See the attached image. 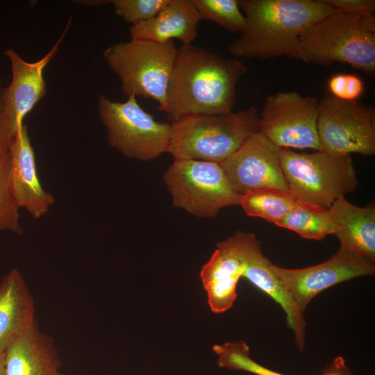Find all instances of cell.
Instances as JSON below:
<instances>
[{
  "label": "cell",
  "mask_w": 375,
  "mask_h": 375,
  "mask_svg": "<svg viewBox=\"0 0 375 375\" xmlns=\"http://www.w3.org/2000/svg\"><path fill=\"white\" fill-rule=\"evenodd\" d=\"M247 70L239 58H225L192 44H182L177 50L163 112L171 123L191 115L231 112L237 83Z\"/></svg>",
  "instance_id": "6da1fadb"
},
{
  "label": "cell",
  "mask_w": 375,
  "mask_h": 375,
  "mask_svg": "<svg viewBox=\"0 0 375 375\" xmlns=\"http://www.w3.org/2000/svg\"><path fill=\"white\" fill-rule=\"evenodd\" d=\"M246 29L228 47L236 58L297 60L302 33L337 12L324 0H238Z\"/></svg>",
  "instance_id": "7a4b0ae2"
},
{
  "label": "cell",
  "mask_w": 375,
  "mask_h": 375,
  "mask_svg": "<svg viewBox=\"0 0 375 375\" xmlns=\"http://www.w3.org/2000/svg\"><path fill=\"white\" fill-rule=\"evenodd\" d=\"M297 60L317 65L347 63L369 74L375 71V16L337 11L305 30Z\"/></svg>",
  "instance_id": "3957f363"
},
{
  "label": "cell",
  "mask_w": 375,
  "mask_h": 375,
  "mask_svg": "<svg viewBox=\"0 0 375 375\" xmlns=\"http://www.w3.org/2000/svg\"><path fill=\"white\" fill-rule=\"evenodd\" d=\"M255 106L226 114L183 117L171 124L167 153L174 158L221 163L258 131Z\"/></svg>",
  "instance_id": "277c9868"
},
{
  "label": "cell",
  "mask_w": 375,
  "mask_h": 375,
  "mask_svg": "<svg viewBox=\"0 0 375 375\" xmlns=\"http://www.w3.org/2000/svg\"><path fill=\"white\" fill-rule=\"evenodd\" d=\"M178 48L173 40L156 42L131 39L107 47L103 58L119 78L122 92L155 100L163 112L169 78Z\"/></svg>",
  "instance_id": "5b68a950"
},
{
  "label": "cell",
  "mask_w": 375,
  "mask_h": 375,
  "mask_svg": "<svg viewBox=\"0 0 375 375\" xmlns=\"http://www.w3.org/2000/svg\"><path fill=\"white\" fill-rule=\"evenodd\" d=\"M281 166L289 192L297 200L327 210L358 185L351 155L323 151L299 153L281 149Z\"/></svg>",
  "instance_id": "8992f818"
},
{
  "label": "cell",
  "mask_w": 375,
  "mask_h": 375,
  "mask_svg": "<svg viewBox=\"0 0 375 375\" xmlns=\"http://www.w3.org/2000/svg\"><path fill=\"white\" fill-rule=\"evenodd\" d=\"M163 181L174 206L199 217L212 218L225 207L240 205L241 196L215 162L174 158Z\"/></svg>",
  "instance_id": "52a82bcc"
},
{
  "label": "cell",
  "mask_w": 375,
  "mask_h": 375,
  "mask_svg": "<svg viewBox=\"0 0 375 375\" xmlns=\"http://www.w3.org/2000/svg\"><path fill=\"white\" fill-rule=\"evenodd\" d=\"M97 105L108 144L124 156L148 161L167 153L171 124L158 122L136 97L121 102L100 95Z\"/></svg>",
  "instance_id": "ba28073f"
},
{
  "label": "cell",
  "mask_w": 375,
  "mask_h": 375,
  "mask_svg": "<svg viewBox=\"0 0 375 375\" xmlns=\"http://www.w3.org/2000/svg\"><path fill=\"white\" fill-rule=\"evenodd\" d=\"M370 106L327 94L319 101L317 131L321 151L337 155L375 153V115Z\"/></svg>",
  "instance_id": "9c48e42d"
},
{
  "label": "cell",
  "mask_w": 375,
  "mask_h": 375,
  "mask_svg": "<svg viewBox=\"0 0 375 375\" xmlns=\"http://www.w3.org/2000/svg\"><path fill=\"white\" fill-rule=\"evenodd\" d=\"M318 98L296 91L266 96L258 119V132L282 149L321 151L317 131Z\"/></svg>",
  "instance_id": "30bf717a"
},
{
  "label": "cell",
  "mask_w": 375,
  "mask_h": 375,
  "mask_svg": "<svg viewBox=\"0 0 375 375\" xmlns=\"http://www.w3.org/2000/svg\"><path fill=\"white\" fill-rule=\"evenodd\" d=\"M70 23L71 19L53 46L37 61L24 60L11 48L3 52L10 63L11 81L2 89L1 108L6 128L12 139L24 124V117L47 93L44 69L58 53Z\"/></svg>",
  "instance_id": "8fae6325"
},
{
  "label": "cell",
  "mask_w": 375,
  "mask_h": 375,
  "mask_svg": "<svg viewBox=\"0 0 375 375\" xmlns=\"http://www.w3.org/2000/svg\"><path fill=\"white\" fill-rule=\"evenodd\" d=\"M271 268L303 312L321 292L352 278L375 273L374 262L354 255L342 246L327 260L315 265L287 269L271 262Z\"/></svg>",
  "instance_id": "7c38bea8"
},
{
  "label": "cell",
  "mask_w": 375,
  "mask_h": 375,
  "mask_svg": "<svg viewBox=\"0 0 375 375\" xmlns=\"http://www.w3.org/2000/svg\"><path fill=\"white\" fill-rule=\"evenodd\" d=\"M281 149L257 131L219 164L240 196L262 188L289 192L281 166Z\"/></svg>",
  "instance_id": "4fadbf2b"
},
{
  "label": "cell",
  "mask_w": 375,
  "mask_h": 375,
  "mask_svg": "<svg viewBox=\"0 0 375 375\" xmlns=\"http://www.w3.org/2000/svg\"><path fill=\"white\" fill-rule=\"evenodd\" d=\"M245 262L242 278L269 296L278 303L286 315V323L294 336L298 349L302 351L306 342V321L292 296L271 268V262L262 251L261 242L251 232L238 231L234 233Z\"/></svg>",
  "instance_id": "5bb4252c"
},
{
  "label": "cell",
  "mask_w": 375,
  "mask_h": 375,
  "mask_svg": "<svg viewBox=\"0 0 375 375\" xmlns=\"http://www.w3.org/2000/svg\"><path fill=\"white\" fill-rule=\"evenodd\" d=\"M10 182L20 208L35 219L45 216L55 203L39 178L33 147L24 124L17 132L9 149Z\"/></svg>",
  "instance_id": "9a60e30c"
},
{
  "label": "cell",
  "mask_w": 375,
  "mask_h": 375,
  "mask_svg": "<svg viewBox=\"0 0 375 375\" xmlns=\"http://www.w3.org/2000/svg\"><path fill=\"white\" fill-rule=\"evenodd\" d=\"M244 269L245 262L234 235L216 244L199 274L212 312L222 313L233 306L237 297V285Z\"/></svg>",
  "instance_id": "2e32d148"
},
{
  "label": "cell",
  "mask_w": 375,
  "mask_h": 375,
  "mask_svg": "<svg viewBox=\"0 0 375 375\" xmlns=\"http://www.w3.org/2000/svg\"><path fill=\"white\" fill-rule=\"evenodd\" d=\"M34 299L22 273L12 268L0 281V351L37 322Z\"/></svg>",
  "instance_id": "e0dca14e"
},
{
  "label": "cell",
  "mask_w": 375,
  "mask_h": 375,
  "mask_svg": "<svg viewBox=\"0 0 375 375\" xmlns=\"http://www.w3.org/2000/svg\"><path fill=\"white\" fill-rule=\"evenodd\" d=\"M5 375H57L61 360L54 339L38 323L4 351Z\"/></svg>",
  "instance_id": "ac0fdd59"
},
{
  "label": "cell",
  "mask_w": 375,
  "mask_h": 375,
  "mask_svg": "<svg viewBox=\"0 0 375 375\" xmlns=\"http://www.w3.org/2000/svg\"><path fill=\"white\" fill-rule=\"evenodd\" d=\"M201 20L192 0H169L150 20L132 25L129 33L131 39L166 42L176 38L182 44H192Z\"/></svg>",
  "instance_id": "d6986e66"
},
{
  "label": "cell",
  "mask_w": 375,
  "mask_h": 375,
  "mask_svg": "<svg viewBox=\"0 0 375 375\" xmlns=\"http://www.w3.org/2000/svg\"><path fill=\"white\" fill-rule=\"evenodd\" d=\"M328 211L338 226L335 235L340 246L362 259L374 262V208L359 207L341 197L331 205Z\"/></svg>",
  "instance_id": "ffe728a7"
},
{
  "label": "cell",
  "mask_w": 375,
  "mask_h": 375,
  "mask_svg": "<svg viewBox=\"0 0 375 375\" xmlns=\"http://www.w3.org/2000/svg\"><path fill=\"white\" fill-rule=\"evenodd\" d=\"M276 226L293 231L303 238L315 240H322L338 231L328 209L299 201Z\"/></svg>",
  "instance_id": "44dd1931"
},
{
  "label": "cell",
  "mask_w": 375,
  "mask_h": 375,
  "mask_svg": "<svg viewBox=\"0 0 375 375\" xmlns=\"http://www.w3.org/2000/svg\"><path fill=\"white\" fill-rule=\"evenodd\" d=\"M297 202L290 192L262 188L242 194L240 205L248 216L262 218L276 225Z\"/></svg>",
  "instance_id": "7402d4cb"
},
{
  "label": "cell",
  "mask_w": 375,
  "mask_h": 375,
  "mask_svg": "<svg viewBox=\"0 0 375 375\" xmlns=\"http://www.w3.org/2000/svg\"><path fill=\"white\" fill-rule=\"evenodd\" d=\"M212 351L217 355L220 368L231 371H244L255 375H285L265 367L251 358L250 349L244 340L230 341L215 344Z\"/></svg>",
  "instance_id": "603a6c76"
},
{
  "label": "cell",
  "mask_w": 375,
  "mask_h": 375,
  "mask_svg": "<svg viewBox=\"0 0 375 375\" xmlns=\"http://www.w3.org/2000/svg\"><path fill=\"white\" fill-rule=\"evenodd\" d=\"M202 19L213 22L231 33H242L246 19L238 0H192Z\"/></svg>",
  "instance_id": "cb8c5ba5"
},
{
  "label": "cell",
  "mask_w": 375,
  "mask_h": 375,
  "mask_svg": "<svg viewBox=\"0 0 375 375\" xmlns=\"http://www.w3.org/2000/svg\"><path fill=\"white\" fill-rule=\"evenodd\" d=\"M19 209L10 182L9 150L0 157V231L22 234Z\"/></svg>",
  "instance_id": "d4e9b609"
},
{
  "label": "cell",
  "mask_w": 375,
  "mask_h": 375,
  "mask_svg": "<svg viewBox=\"0 0 375 375\" xmlns=\"http://www.w3.org/2000/svg\"><path fill=\"white\" fill-rule=\"evenodd\" d=\"M169 0H112L115 13L126 22L136 25L154 17Z\"/></svg>",
  "instance_id": "484cf974"
},
{
  "label": "cell",
  "mask_w": 375,
  "mask_h": 375,
  "mask_svg": "<svg viewBox=\"0 0 375 375\" xmlns=\"http://www.w3.org/2000/svg\"><path fill=\"white\" fill-rule=\"evenodd\" d=\"M331 95L342 101H353L364 92L362 80L353 74L340 73L333 75L328 81Z\"/></svg>",
  "instance_id": "4316f807"
},
{
  "label": "cell",
  "mask_w": 375,
  "mask_h": 375,
  "mask_svg": "<svg viewBox=\"0 0 375 375\" xmlns=\"http://www.w3.org/2000/svg\"><path fill=\"white\" fill-rule=\"evenodd\" d=\"M337 11L356 15H373L374 0H324Z\"/></svg>",
  "instance_id": "83f0119b"
},
{
  "label": "cell",
  "mask_w": 375,
  "mask_h": 375,
  "mask_svg": "<svg viewBox=\"0 0 375 375\" xmlns=\"http://www.w3.org/2000/svg\"><path fill=\"white\" fill-rule=\"evenodd\" d=\"M321 375H352L343 357L339 356L326 365Z\"/></svg>",
  "instance_id": "f1b7e54d"
},
{
  "label": "cell",
  "mask_w": 375,
  "mask_h": 375,
  "mask_svg": "<svg viewBox=\"0 0 375 375\" xmlns=\"http://www.w3.org/2000/svg\"><path fill=\"white\" fill-rule=\"evenodd\" d=\"M1 78L0 74V157L9 150L13 139L9 135L3 122L2 108H1Z\"/></svg>",
  "instance_id": "f546056e"
},
{
  "label": "cell",
  "mask_w": 375,
  "mask_h": 375,
  "mask_svg": "<svg viewBox=\"0 0 375 375\" xmlns=\"http://www.w3.org/2000/svg\"><path fill=\"white\" fill-rule=\"evenodd\" d=\"M76 3L85 5L88 6H101L107 3H111V1L108 0H88V1H76Z\"/></svg>",
  "instance_id": "4dcf8cb0"
},
{
  "label": "cell",
  "mask_w": 375,
  "mask_h": 375,
  "mask_svg": "<svg viewBox=\"0 0 375 375\" xmlns=\"http://www.w3.org/2000/svg\"><path fill=\"white\" fill-rule=\"evenodd\" d=\"M5 370L4 352L0 351V372Z\"/></svg>",
  "instance_id": "1f68e13d"
},
{
  "label": "cell",
  "mask_w": 375,
  "mask_h": 375,
  "mask_svg": "<svg viewBox=\"0 0 375 375\" xmlns=\"http://www.w3.org/2000/svg\"><path fill=\"white\" fill-rule=\"evenodd\" d=\"M57 375H65V374H62L60 372H59L57 374Z\"/></svg>",
  "instance_id": "d6a6232c"
}]
</instances>
